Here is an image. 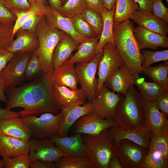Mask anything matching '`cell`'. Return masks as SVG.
Wrapping results in <instances>:
<instances>
[{"instance_id":"1","label":"cell","mask_w":168,"mask_h":168,"mask_svg":"<svg viewBox=\"0 0 168 168\" xmlns=\"http://www.w3.org/2000/svg\"><path fill=\"white\" fill-rule=\"evenodd\" d=\"M53 82L51 73L42 74L28 83L18 87L5 88L7 101L5 109L23 108L18 112L19 116L49 112L56 115L61 111L54 101L52 94Z\"/></svg>"},{"instance_id":"2","label":"cell","mask_w":168,"mask_h":168,"mask_svg":"<svg viewBox=\"0 0 168 168\" xmlns=\"http://www.w3.org/2000/svg\"><path fill=\"white\" fill-rule=\"evenodd\" d=\"M134 29L133 23L129 20L114 24L113 27L114 45L133 74L141 73L143 69L142 54L134 35Z\"/></svg>"},{"instance_id":"3","label":"cell","mask_w":168,"mask_h":168,"mask_svg":"<svg viewBox=\"0 0 168 168\" xmlns=\"http://www.w3.org/2000/svg\"><path fill=\"white\" fill-rule=\"evenodd\" d=\"M114 119L120 128L133 129L145 126L144 100L134 85L122 96L116 107Z\"/></svg>"},{"instance_id":"4","label":"cell","mask_w":168,"mask_h":168,"mask_svg":"<svg viewBox=\"0 0 168 168\" xmlns=\"http://www.w3.org/2000/svg\"><path fill=\"white\" fill-rule=\"evenodd\" d=\"M35 33L39 40V45L34 53L39 58L43 73H51L54 70L52 58L54 49L67 34L49 24L45 16L38 24Z\"/></svg>"},{"instance_id":"5","label":"cell","mask_w":168,"mask_h":168,"mask_svg":"<svg viewBox=\"0 0 168 168\" xmlns=\"http://www.w3.org/2000/svg\"><path fill=\"white\" fill-rule=\"evenodd\" d=\"M85 157L93 168H108L114 152L107 129L95 135L82 134Z\"/></svg>"},{"instance_id":"6","label":"cell","mask_w":168,"mask_h":168,"mask_svg":"<svg viewBox=\"0 0 168 168\" xmlns=\"http://www.w3.org/2000/svg\"><path fill=\"white\" fill-rule=\"evenodd\" d=\"M30 129L31 138L42 139L58 135L62 119L60 112L55 115L45 112L37 117L36 115L21 117Z\"/></svg>"},{"instance_id":"7","label":"cell","mask_w":168,"mask_h":168,"mask_svg":"<svg viewBox=\"0 0 168 168\" xmlns=\"http://www.w3.org/2000/svg\"><path fill=\"white\" fill-rule=\"evenodd\" d=\"M103 53L102 49L91 62L76 64L75 68L81 88L88 101H91L96 96L98 80L96 74L98 63Z\"/></svg>"},{"instance_id":"8","label":"cell","mask_w":168,"mask_h":168,"mask_svg":"<svg viewBox=\"0 0 168 168\" xmlns=\"http://www.w3.org/2000/svg\"><path fill=\"white\" fill-rule=\"evenodd\" d=\"M113 145V151L124 168H141L148 150L127 139L121 140Z\"/></svg>"},{"instance_id":"9","label":"cell","mask_w":168,"mask_h":168,"mask_svg":"<svg viewBox=\"0 0 168 168\" xmlns=\"http://www.w3.org/2000/svg\"><path fill=\"white\" fill-rule=\"evenodd\" d=\"M168 168V133L153 134L141 168Z\"/></svg>"},{"instance_id":"10","label":"cell","mask_w":168,"mask_h":168,"mask_svg":"<svg viewBox=\"0 0 168 168\" xmlns=\"http://www.w3.org/2000/svg\"><path fill=\"white\" fill-rule=\"evenodd\" d=\"M32 54L24 53L14 54L0 73L6 88H14L22 85L26 80L25 74L27 63Z\"/></svg>"},{"instance_id":"11","label":"cell","mask_w":168,"mask_h":168,"mask_svg":"<svg viewBox=\"0 0 168 168\" xmlns=\"http://www.w3.org/2000/svg\"><path fill=\"white\" fill-rule=\"evenodd\" d=\"M103 49V53L99 62L96 72L98 84L96 96L105 82L124 64L114 44L107 43Z\"/></svg>"},{"instance_id":"12","label":"cell","mask_w":168,"mask_h":168,"mask_svg":"<svg viewBox=\"0 0 168 168\" xmlns=\"http://www.w3.org/2000/svg\"><path fill=\"white\" fill-rule=\"evenodd\" d=\"M28 152L30 161H39L55 162L60 158L68 155L49 138H31L29 141Z\"/></svg>"},{"instance_id":"13","label":"cell","mask_w":168,"mask_h":168,"mask_svg":"<svg viewBox=\"0 0 168 168\" xmlns=\"http://www.w3.org/2000/svg\"><path fill=\"white\" fill-rule=\"evenodd\" d=\"M122 96L111 91L104 84L91 103L92 111L103 119H114L116 109Z\"/></svg>"},{"instance_id":"14","label":"cell","mask_w":168,"mask_h":168,"mask_svg":"<svg viewBox=\"0 0 168 168\" xmlns=\"http://www.w3.org/2000/svg\"><path fill=\"white\" fill-rule=\"evenodd\" d=\"M109 137L112 144L123 139L133 141L148 150L152 133L145 126L133 129L125 130L119 125L111 126L107 129Z\"/></svg>"},{"instance_id":"15","label":"cell","mask_w":168,"mask_h":168,"mask_svg":"<svg viewBox=\"0 0 168 168\" xmlns=\"http://www.w3.org/2000/svg\"><path fill=\"white\" fill-rule=\"evenodd\" d=\"M118 125L114 119H103L93 111L79 118L72 125L75 133L95 135Z\"/></svg>"},{"instance_id":"16","label":"cell","mask_w":168,"mask_h":168,"mask_svg":"<svg viewBox=\"0 0 168 168\" xmlns=\"http://www.w3.org/2000/svg\"><path fill=\"white\" fill-rule=\"evenodd\" d=\"M62 119L58 135L67 136L70 128L81 117L92 111L90 101L85 102L82 105L69 104L60 107Z\"/></svg>"},{"instance_id":"17","label":"cell","mask_w":168,"mask_h":168,"mask_svg":"<svg viewBox=\"0 0 168 168\" xmlns=\"http://www.w3.org/2000/svg\"><path fill=\"white\" fill-rule=\"evenodd\" d=\"M145 126L153 134L168 133L167 117L156 108L154 101H144Z\"/></svg>"},{"instance_id":"18","label":"cell","mask_w":168,"mask_h":168,"mask_svg":"<svg viewBox=\"0 0 168 168\" xmlns=\"http://www.w3.org/2000/svg\"><path fill=\"white\" fill-rule=\"evenodd\" d=\"M134 84L133 73L124 64L108 78L104 85L112 91L124 95L130 86Z\"/></svg>"},{"instance_id":"19","label":"cell","mask_w":168,"mask_h":168,"mask_svg":"<svg viewBox=\"0 0 168 168\" xmlns=\"http://www.w3.org/2000/svg\"><path fill=\"white\" fill-rule=\"evenodd\" d=\"M52 94L54 101L60 108L69 104L82 105L86 102V97L81 88L71 89L53 82Z\"/></svg>"},{"instance_id":"20","label":"cell","mask_w":168,"mask_h":168,"mask_svg":"<svg viewBox=\"0 0 168 168\" xmlns=\"http://www.w3.org/2000/svg\"><path fill=\"white\" fill-rule=\"evenodd\" d=\"M131 19L138 26L159 35L166 36L168 33V23L146 11L138 9Z\"/></svg>"},{"instance_id":"21","label":"cell","mask_w":168,"mask_h":168,"mask_svg":"<svg viewBox=\"0 0 168 168\" xmlns=\"http://www.w3.org/2000/svg\"><path fill=\"white\" fill-rule=\"evenodd\" d=\"M134 35L140 49H156L168 47V38L138 26L134 29Z\"/></svg>"},{"instance_id":"22","label":"cell","mask_w":168,"mask_h":168,"mask_svg":"<svg viewBox=\"0 0 168 168\" xmlns=\"http://www.w3.org/2000/svg\"><path fill=\"white\" fill-rule=\"evenodd\" d=\"M30 140L0 133V151L3 158H12L29 151Z\"/></svg>"},{"instance_id":"23","label":"cell","mask_w":168,"mask_h":168,"mask_svg":"<svg viewBox=\"0 0 168 168\" xmlns=\"http://www.w3.org/2000/svg\"><path fill=\"white\" fill-rule=\"evenodd\" d=\"M49 138L68 155L85 157L82 134L75 133L70 137H60L56 135Z\"/></svg>"},{"instance_id":"24","label":"cell","mask_w":168,"mask_h":168,"mask_svg":"<svg viewBox=\"0 0 168 168\" xmlns=\"http://www.w3.org/2000/svg\"><path fill=\"white\" fill-rule=\"evenodd\" d=\"M45 18L49 24L71 36L78 45L88 39L82 36L77 31L69 18L63 16L49 6H48Z\"/></svg>"},{"instance_id":"25","label":"cell","mask_w":168,"mask_h":168,"mask_svg":"<svg viewBox=\"0 0 168 168\" xmlns=\"http://www.w3.org/2000/svg\"><path fill=\"white\" fill-rule=\"evenodd\" d=\"M14 40L7 50L14 54L28 53L32 54L38 49L39 41L35 33L18 30Z\"/></svg>"},{"instance_id":"26","label":"cell","mask_w":168,"mask_h":168,"mask_svg":"<svg viewBox=\"0 0 168 168\" xmlns=\"http://www.w3.org/2000/svg\"><path fill=\"white\" fill-rule=\"evenodd\" d=\"M53 82L76 90L78 89V78L74 64L65 62L51 73Z\"/></svg>"},{"instance_id":"27","label":"cell","mask_w":168,"mask_h":168,"mask_svg":"<svg viewBox=\"0 0 168 168\" xmlns=\"http://www.w3.org/2000/svg\"><path fill=\"white\" fill-rule=\"evenodd\" d=\"M0 133L24 139L31 138L30 129L19 116L0 119Z\"/></svg>"},{"instance_id":"28","label":"cell","mask_w":168,"mask_h":168,"mask_svg":"<svg viewBox=\"0 0 168 168\" xmlns=\"http://www.w3.org/2000/svg\"><path fill=\"white\" fill-rule=\"evenodd\" d=\"M78 45L75 40L67 34L58 43L54 51L52 58L54 69L67 60L72 53L77 49Z\"/></svg>"},{"instance_id":"29","label":"cell","mask_w":168,"mask_h":168,"mask_svg":"<svg viewBox=\"0 0 168 168\" xmlns=\"http://www.w3.org/2000/svg\"><path fill=\"white\" fill-rule=\"evenodd\" d=\"M99 40L88 39L82 42L78 45L77 52L65 62L74 64L91 62L96 55V50Z\"/></svg>"},{"instance_id":"30","label":"cell","mask_w":168,"mask_h":168,"mask_svg":"<svg viewBox=\"0 0 168 168\" xmlns=\"http://www.w3.org/2000/svg\"><path fill=\"white\" fill-rule=\"evenodd\" d=\"M115 6V4L111 11H108L105 8L101 13L103 22V27L96 49V55L101 51L107 43H110L114 44L113 27Z\"/></svg>"},{"instance_id":"31","label":"cell","mask_w":168,"mask_h":168,"mask_svg":"<svg viewBox=\"0 0 168 168\" xmlns=\"http://www.w3.org/2000/svg\"><path fill=\"white\" fill-rule=\"evenodd\" d=\"M134 85L138 88L139 93L144 101H154L165 90L156 83L148 82L141 77L139 73L133 74Z\"/></svg>"},{"instance_id":"32","label":"cell","mask_w":168,"mask_h":168,"mask_svg":"<svg viewBox=\"0 0 168 168\" xmlns=\"http://www.w3.org/2000/svg\"><path fill=\"white\" fill-rule=\"evenodd\" d=\"M138 4L134 0H116L114 15V25L131 19L133 13L138 10Z\"/></svg>"},{"instance_id":"33","label":"cell","mask_w":168,"mask_h":168,"mask_svg":"<svg viewBox=\"0 0 168 168\" xmlns=\"http://www.w3.org/2000/svg\"><path fill=\"white\" fill-rule=\"evenodd\" d=\"M155 66H149L143 69L142 72L153 82L168 91V60Z\"/></svg>"},{"instance_id":"34","label":"cell","mask_w":168,"mask_h":168,"mask_svg":"<svg viewBox=\"0 0 168 168\" xmlns=\"http://www.w3.org/2000/svg\"><path fill=\"white\" fill-rule=\"evenodd\" d=\"M48 6L38 1L31 3L29 9L24 11L21 16L16 18L13 28V35L14 36L21 26L30 18L36 16H45L48 12Z\"/></svg>"},{"instance_id":"35","label":"cell","mask_w":168,"mask_h":168,"mask_svg":"<svg viewBox=\"0 0 168 168\" xmlns=\"http://www.w3.org/2000/svg\"><path fill=\"white\" fill-rule=\"evenodd\" d=\"M57 168H93L86 157L67 155L55 162Z\"/></svg>"},{"instance_id":"36","label":"cell","mask_w":168,"mask_h":168,"mask_svg":"<svg viewBox=\"0 0 168 168\" xmlns=\"http://www.w3.org/2000/svg\"><path fill=\"white\" fill-rule=\"evenodd\" d=\"M80 14L91 27L97 36L100 38L103 24L101 15L87 7Z\"/></svg>"},{"instance_id":"37","label":"cell","mask_w":168,"mask_h":168,"mask_svg":"<svg viewBox=\"0 0 168 168\" xmlns=\"http://www.w3.org/2000/svg\"><path fill=\"white\" fill-rule=\"evenodd\" d=\"M71 21L77 31L87 39H98L94 31L80 14L68 17Z\"/></svg>"},{"instance_id":"38","label":"cell","mask_w":168,"mask_h":168,"mask_svg":"<svg viewBox=\"0 0 168 168\" xmlns=\"http://www.w3.org/2000/svg\"><path fill=\"white\" fill-rule=\"evenodd\" d=\"M86 7L85 0H67L58 12L63 16L68 18L80 14Z\"/></svg>"},{"instance_id":"39","label":"cell","mask_w":168,"mask_h":168,"mask_svg":"<svg viewBox=\"0 0 168 168\" xmlns=\"http://www.w3.org/2000/svg\"><path fill=\"white\" fill-rule=\"evenodd\" d=\"M143 59L141 64L142 69L161 61L168 60V50L151 51L141 49Z\"/></svg>"},{"instance_id":"40","label":"cell","mask_w":168,"mask_h":168,"mask_svg":"<svg viewBox=\"0 0 168 168\" xmlns=\"http://www.w3.org/2000/svg\"><path fill=\"white\" fill-rule=\"evenodd\" d=\"M42 73L39 58L33 53L30 56L27 63L25 74V80L31 81L40 76Z\"/></svg>"},{"instance_id":"41","label":"cell","mask_w":168,"mask_h":168,"mask_svg":"<svg viewBox=\"0 0 168 168\" xmlns=\"http://www.w3.org/2000/svg\"><path fill=\"white\" fill-rule=\"evenodd\" d=\"M14 24H7L0 21V52L7 50L13 41Z\"/></svg>"},{"instance_id":"42","label":"cell","mask_w":168,"mask_h":168,"mask_svg":"<svg viewBox=\"0 0 168 168\" xmlns=\"http://www.w3.org/2000/svg\"><path fill=\"white\" fill-rule=\"evenodd\" d=\"M4 168H29L30 160L27 151L19 156L12 158H3L1 160Z\"/></svg>"},{"instance_id":"43","label":"cell","mask_w":168,"mask_h":168,"mask_svg":"<svg viewBox=\"0 0 168 168\" xmlns=\"http://www.w3.org/2000/svg\"><path fill=\"white\" fill-rule=\"evenodd\" d=\"M153 14L168 23V8L162 0H152Z\"/></svg>"},{"instance_id":"44","label":"cell","mask_w":168,"mask_h":168,"mask_svg":"<svg viewBox=\"0 0 168 168\" xmlns=\"http://www.w3.org/2000/svg\"><path fill=\"white\" fill-rule=\"evenodd\" d=\"M16 17L5 5L3 0H0V21L7 24H14Z\"/></svg>"},{"instance_id":"45","label":"cell","mask_w":168,"mask_h":168,"mask_svg":"<svg viewBox=\"0 0 168 168\" xmlns=\"http://www.w3.org/2000/svg\"><path fill=\"white\" fill-rule=\"evenodd\" d=\"M5 6L10 10L26 11L28 10L30 4L27 0H3Z\"/></svg>"},{"instance_id":"46","label":"cell","mask_w":168,"mask_h":168,"mask_svg":"<svg viewBox=\"0 0 168 168\" xmlns=\"http://www.w3.org/2000/svg\"><path fill=\"white\" fill-rule=\"evenodd\" d=\"M156 108L166 116H168V91L165 90L154 101Z\"/></svg>"},{"instance_id":"47","label":"cell","mask_w":168,"mask_h":168,"mask_svg":"<svg viewBox=\"0 0 168 168\" xmlns=\"http://www.w3.org/2000/svg\"><path fill=\"white\" fill-rule=\"evenodd\" d=\"M44 16H36L30 18L25 21L18 30L35 33L38 24Z\"/></svg>"},{"instance_id":"48","label":"cell","mask_w":168,"mask_h":168,"mask_svg":"<svg viewBox=\"0 0 168 168\" xmlns=\"http://www.w3.org/2000/svg\"><path fill=\"white\" fill-rule=\"evenodd\" d=\"M87 7L101 15V13L105 8L103 0H85Z\"/></svg>"},{"instance_id":"49","label":"cell","mask_w":168,"mask_h":168,"mask_svg":"<svg viewBox=\"0 0 168 168\" xmlns=\"http://www.w3.org/2000/svg\"><path fill=\"white\" fill-rule=\"evenodd\" d=\"M14 54L7 50L0 52V73L11 60Z\"/></svg>"},{"instance_id":"50","label":"cell","mask_w":168,"mask_h":168,"mask_svg":"<svg viewBox=\"0 0 168 168\" xmlns=\"http://www.w3.org/2000/svg\"><path fill=\"white\" fill-rule=\"evenodd\" d=\"M30 166L31 168H57L55 162H47L39 161H30Z\"/></svg>"},{"instance_id":"51","label":"cell","mask_w":168,"mask_h":168,"mask_svg":"<svg viewBox=\"0 0 168 168\" xmlns=\"http://www.w3.org/2000/svg\"><path fill=\"white\" fill-rule=\"evenodd\" d=\"M139 5V9L143 10L153 14L152 0H134Z\"/></svg>"},{"instance_id":"52","label":"cell","mask_w":168,"mask_h":168,"mask_svg":"<svg viewBox=\"0 0 168 168\" xmlns=\"http://www.w3.org/2000/svg\"><path fill=\"white\" fill-rule=\"evenodd\" d=\"M108 168H124L120 160L114 152L110 159Z\"/></svg>"},{"instance_id":"53","label":"cell","mask_w":168,"mask_h":168,"mask_svg":"<svg viewBox=\"0 0 168 168\" xmlns=\"http://www.w3.org/2000/svg\"><path fill=\"white\" fill-rule=\"evenodd\" d=\"M19 116L18 112L2 108L0 107V119L13 117Z\"/></svg>"},{"instance_id":"54","label":"cell","mask_w":168,"mask_h":168,"mask_svg":"<svg viewBox=\"0 0 168 168\" xmlns=\"http://www.w3.org/2000/svg\"><path fill=\"white\" fill-rule=\"evenodd\" d=\"M5 88L4 83L0 75V107L1 102H3L6 104L7 103V98L5 94Z\"/></svg>"},{"instance_id":"55","label":"cell","mask_w":168,"mask_h":168,"mask_svg":"<svg viewBox=\"0 0 168 168\" xmlns=\"http://www.w3.org/2000/svg\"><path fill=\"white\" fill-rule=\"evenodd\" d=\"M48 2L49 6L58 12L63 5L61 0H48Z\"/></svg>"},{"instance_id":"56","label":"cell","mask_w":168,"mask_h":168,"mask_svg":"<svg viewBox=\"0 0 168 168\" xmlns=\"http://www.w3.org/2000/svg\"><path fill=\"white\" fill-rule=\"evenodd\" d=\"M116 0H103L105 7L108 11L112 10Z\"/></svg>"},{"instance_id":"57","label":"cell","mask_w":168,"mask_h":168,"mask_svg":"<svg viewBox=\"0 0 168 168\" xmlns=\"http://www.w3.org/2000/svg\"><path fill=\"white\" fill-rule=\"evenodd\" d=\"M27 0L30 4L31 3H32L33 2L35 1H38L42 2L44 5H46V2H45V0Z\"/></svg>"},{"instance_id":"58","label":"cell","mask_w":168,"mask_h":168,"mask_svg":"<svg viewBox=\"0 0 168 168\" xmlns=\"http://www.w3.org/2000/svg\"><path fill=\"white\" fill-rule=\"evenodd\" d=\"M1 156V153L0 151V156ZM4 166L1 160L0 161V168H4Z\"/></svg>"},{"instance_id":"59","label":"cell","mask_w":168,"mask_h":168,"mask_svg":"<svg viewBox=\"0 0 168 168\" xmlns=\"http://www.w3.org/2000/svg\"><path fill=\"white\" fill-rule=\"evenodd\" d=\"M67 0H61V3L62 5Z\"/></svg>"},{"instance_id":"60","label":"cell","mask_w":168,"mask_h":168,"mask_svg":"<svg viewBox=\"0 0 168 168\" xmlns=\"http://www.w3.org/2000/svg\"><path fill=\"white\" fill-rule=\"evenodd\" d=\"M167 2H168V0H166Z\"/></svg>"}]
</instances>
